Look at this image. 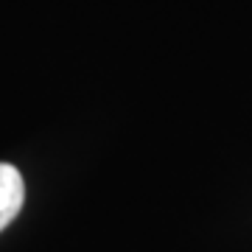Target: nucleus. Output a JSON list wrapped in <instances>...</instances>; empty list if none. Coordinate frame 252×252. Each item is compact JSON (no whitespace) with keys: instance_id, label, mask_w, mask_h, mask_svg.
I'll list each match as a JSON object with an SVG mask.
<instances>
[{"instance_id":"obj_1","label":"nucleus","mask_w":252,"mask_h":252,"mask_svg":"<svg viewBox=\"0 0 252 252\" xmlns=\"http://www.w3.org/2000/svg\"><path fill=\"white\" fill-rule=\"evenodd\" d=\"M23 202H26L23 174L9 162H0V230H6L17 219V213L23 210Z\"/></svg>"}]
</instances>
